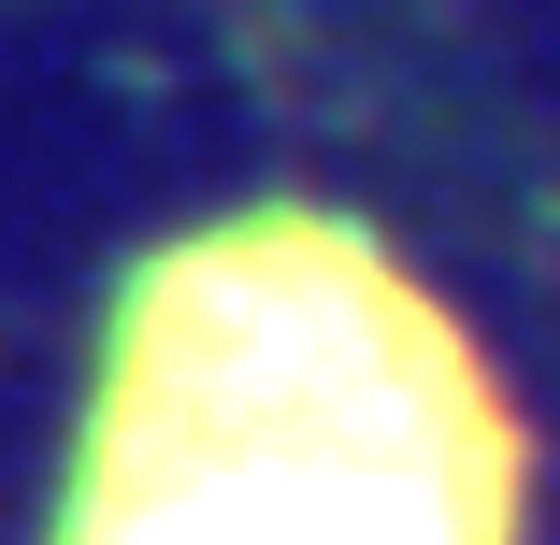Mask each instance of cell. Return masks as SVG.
<instances>
[{
	"mask_svg": "<svg viewBox=\"0 0 560 545\" xmlns=\"http://www.w3.org/2000/svg\"><path fill=\"white\" fill-rule=\"evenodd\" d=\"M44 545H532V416L388 230L245 201L130 259Z\"/></svg>",
	"mask_w": 560,
	"mask_h": 545,
	"instance_id": "6da1fadb",
	"label": "cell"
}]
</instances>
